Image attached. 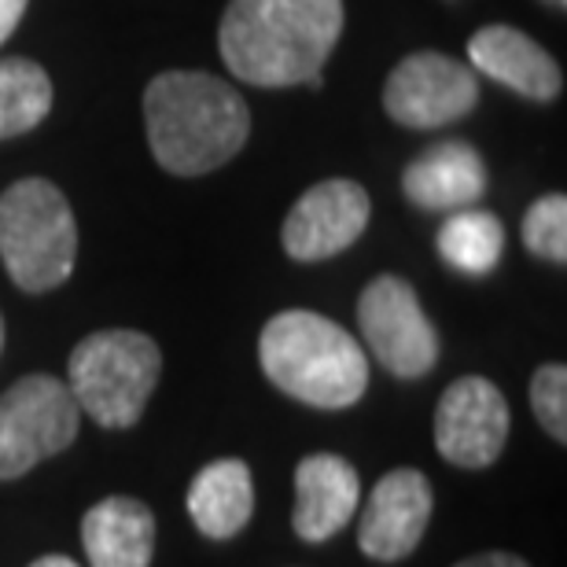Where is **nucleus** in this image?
<instances>
[{"mask_svg":"<svg viewBox=\"0 0 567 567\" xmlns=\"http://www.w3.org/2000/svg\"><path fill=\"white\" fill-rule=\"evenodd\" d=\"M343 33V0H229L218 27L221 60L247 85H321Z\"/></svg>","mask_w":567,"mask_h":567,"instance_id":"nucleus-1","label":"nucleus"},{"mask_svg":"<svg viewBox=\"0 0 567 567\" xmlns=\"http://www.w3.org/2000/svg\"><path fill=\"white\" fill-rule=\"evenodd\" d=\"M144 126L166 174L203 177L251 137L247 100L207 71H163L144 89Z\"/></svg>","mask_w":567,"mask_h":567,"instance_id":"nucleus-2","label":"nucleus"},{"mask_svg":"<svg viewBox=\"0 0 567 567\" xmlns=\"http://www.w3.org/2000/svg\"><path fill=\"white\" fill-rule=\"evenodd\" d=\"M258 361L277 391L313 410H347L369 388V358L347 328L313 310H284L258 336Z\"/></svg>","mask_w":567,"mask_h":567,"instance_id":"nucleus-3","label":"nucleus"},{"mask_svg":"<svg viewBox=\"0 0 567 567\" xmlns=\"http://www.w3.org/2000/svg\"><path fill=\"white\" fill-rule=\"evenodd\" d=\"M0 258L16 288L41 295L74 274L78 221L52 181L22 177L0 196Z\"/></svg>","mask_w":567,"mask_h":567,"instance_id":"nucleus-4","label":"nucleus"},{"mask_svg":"<svg viewBox=\"0 0 567 567\" xmlns=\"http://www.w3.org/2000/svg\"><path fill=\"white\" fill-rule=\"evenodd\" d=\"M163 350L152 336L133 328H107L85 336L71 354V388L78 410L100 427H133L152 399Z\"/></svg>","mask_w":567,"mask_h":567,"instance_id":"nucleus-5","label":"nucleus"},{"mask_svg":"<svg viewBox=\"0 0 567 567\" xmlns=\"http://www.w3.org/2000/svg\"><path fill=\"white\" fill-rule=\"evenodd\" d=\"M82 410L71 388L33 372L0 394V480H19L78 439Z\"/></svg>","mask_w":567,"mask_h":567,"instance_id":"nucleus-6","label":"nucleus"},{"mask_svg":"<svg viewBox=\"0 0 567 567\" xmlns=\"http://www.w3.org/2000/svg\"><path fill=\"white\" fill-rule=\"evenodd\" d=\"M358 328L377 361L399 380H421L439 361V332L416 291L402 277L383 274L358 299Z\"/></svg>","mask_w":567,"mask_h":567,"instance_id":"nucleus-7","label":"nucleus"},{"mask_svg":"<svg viewBox=\"0 0 567 567\" xmlns=\"http://www.w3.org/2000/svg\"><path fill=\"white\" fill-rule=\"evenodd\" d=\"M480 104V78L446 52H413L383 85V107L405 130H439Z\"/></svg>","mask_w":567,"mask_h":567,"instance_id":"nucleus-8","label":"nucleus"},{"mask_svg":"<svg viewBox=\"0 0 567 567\" xmlns=\"http://www.w3.org/2000/svg\"><path fill=\"white\" fill-rule=\"evenodd\" d=\"M372 214L369 192L358 181L328 177L310 192H302L299 203L288 210L280 229V244L295 262H324L358 244Z\"/></svg>","mask_w":567,"mask_h":567,"instance_id":"nucleus-9","label":"nucleus"},{"mask_svg":"<svg viewBox=\"0 0 567 567\" xmlns=\"http://www.w3.org/2000/svg\"><path fill=\"white\" fill-rule=\"evenodd\" d=\"M508 439V402L483 377L453 380L435 410V446L457 468H486Z\"/></svg>","mask_w":567,"mask_h":567,"instance_id":"nucleus-10","label":"nucleus"},{"mask_svg":"<svg viewBox=\"0 0 567 567\" xmlns=\"http://www.w3.org/2000/svg\"><path fill=\"white\" fill-rule=\"evenodd\" d=\"M435 494L421 468H394L372 486L369 505L361 513L358 546L369 560L394 564L421 546L431 524Z\"/></svg>","mask_w":567,"mask_h":567,"instance_id":"nucleus-11","label":"nucleus"},{"mask_svg":"<svg viewBox=\"0 0 567 567\" xmlns=\"http://www.w3.org/2000/svg\"><path fill=\"white\" fill-rule=\"evenodd\" d=\"M468 60L472 71L494 78L497 85L513 89V93L527 100H538V104L557 100L564 89L557 60L535 38H527L516 27H505V22H491V27L472 33Z\"/></svg>","mask_w":567,"mask_h":567,"instance_id":"nucleus-12","label":"nucleus"},{"mask_svg":"<svg viewBox=\"0 0 567 567\" xmlns=\"http://www.w3.org/2000/svg\"><path fill=\"white\" fill-rule=\"evenodd\" d=\"M361 497L354 464L339 453H310L295 468L291 527L302 542H328L347 527Z\"/></svg>","mask_w":567,"mask_h":567,"instance_id":"nucleus-13","label":"nucleus"},{"mask_svg":"<svg viewBox=\"0 0 567 567\" xmlns=\"http://www.w3.org/2000/svg\"><path fill=\"white\" fill-rule=\"evenodd\" d=\"M402 192L421 210H464L483 199L486 163L464 141L431 144L427 152H421L405 166Z\"/></svg>","mask_w":567,"mask_h":567,"instance_id":"nucleus-14","label":"nucleus"},{"mask_svg":"<svg viewBox=\"0 0 567 567\" xmlns=\"http://www.w3.org/2000/svg\"><path fill=\"white\" fill-rule=\"evenodd\" d=\"M82 546L93 567H152V508L137 497H104L82 519Z\"/></svg>","mask_w":567,"mask_h":567,"instance_id":"nucleus-15","label":"nucleus"},{"mask_svg":"<svg viewBox=\"0 0 567 567\" xmlns=\"http://www.w3.org/2000/svg\"><path fill=\"white\" fill-rule=\"evenodd\" d=\"M255 483L240 457L210 461L188 486V516L207 538H233L251 524Z\"/></svg>","mask_w":567,"mask_h":567,"instance_id":"nucleus-16","label":"nucleus"},{"mask_svg":"<svg viewBox=\"0 0 567 567\" xmlns=\"http://www.w3.org/2000/svg\"><path fill=\"white\" fill-rule=\"evenodd\" d=\"M52 78L41 63L11 55L0 60V141L22 137L52 111Z\"/></svg>","mask_w":567,"mask_h":567,"instance_id":"nucleus-17","label":"nucleus"},{"mask_svg":"<svg viewBox=\"0 0 567 567\" xmlns=\"http://www.w3.org/2000/svg\"><path fill=\"white\" fill-rule=\"evenodd\" d=\"M502 251H505V229L486 210L464 207L457 214H450L446 225L439 229V255L453 269H461V274L472 277L491 274Z\"/></svg>","mask_w":567,"mask_h":567,"instance_id":"nucleus-18","label":"nucleus"},{"mask_svg":"<svg viewBox=\"0 0 567 567\" xmlns=\"http://www.w3.org/2000/svg\"><path fill=\"white\" fill-rule=\"evenodd\" d=\"M524 244L530 255L546 258V262H567V199L560 192L530 203V210L524 214Z\"/></svg>","mask_w":567,"mask_h":567,"instance_id":"nucleus-19","label":"nucleus"},{"mask_svg":"<svg viewBox=\"0 0 567 567\" xmlns=\"http://www.w3.org/2000/svg\"><path fill=\"white\" fill-rule=\"evenodd\" d=\"M530 405H535L538 424L557 442H567V369L542 365L530 377Z\"/></svg>","mask_w":567,"mask_h":567,"instance_id":"nucleus-20","label":"nucleus"},{"mask_svg":"<svg viewBox=\"0 0 567 567\" xmlns=\"http://www.w3.org/2000/svg\"><path fill=\"white\" fill-rule=\"evenodd\" d=\"M27 4H30V0H0V44L16 33L22 16H27Z\"/></svg>","mask_w":567,"mask_h":567,"instance_id":"nucleus-21","label":"nucleus"},{"mask_svg":"<svg viewBox=\"0 0 567 567\" xmlns=\"http://www.w3.org/2000/svg\"><path fill=\"white\" fill-rule=\"evenodd\" d=\"M457 567H530V564L524 557H516V553H480V557L461 560Z\"/></svg>","mask_w":567,"mask_h":567,"instance_id":"nucleus-22","label":"nucleus"},{"mask_svg":"<svg viewBox=\"0 0 567 567\" xmlns=\"http://www.w3.org/2000/svg\"><path fill=\"white\" fill-rule=\"evenodd\" d=\"M30 567H82V564H74L71 557H60V553H55V557H41V560H33Z\"/></svg>","mask_w":567,"mask_h":567,"instance_id":"nucleus-23","label":"nucleus"},{"mask_svg":"<svg viewBox=\"0 0 567 567\" xmlns=\"http://www.w3.org/2000/svg\"><path fill=\"white\" fill-rule=\"evenodd\" d=\"M0 347H4V321H0Z\"/></svg>","mask_w":567,"mask_h":567,"instance_id":"nucleus-24","label":"nucleus"},{"mask_svg":"<svg viewBox=\"0 0 567 567\" xmlns=\"http://www.w3.org/2000/svg\"><path fill=\"white\" fill-rule=\"evenodd\" d=\"M549 4H557V8H567V0H549Z\"/></svg>","mask_w":567,"mask_h":567,"instance_id":"nucleus-25","label":"nucleus"}]
</instances>
